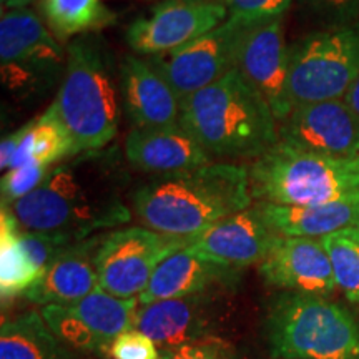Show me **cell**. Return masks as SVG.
I'll return each mask as SVG.
<instances>
[{
    "mask_svg": "<svg viewBox=\"0 0 359 359\" xmlns=\"http://www.w3.org/2000/svg\"><path fill=\"white\" fill-rule=\"evenodd\" d=\"M19 241L27 259H29L40 278L58 255L64 253L72 245L79 243L77 240L62 235V233L29 231L24 230V228L19 230Z\"/></svg>",
    "mask_w": 359,
    "mask_h": 359,
    "instance_id": "obj_28",
    "label": "cell"
},
{
    "mask_svg": "<svg viewBox=\"0 0 359 359\" xmlns=\"http://www.w3.org/2000/svg\"><path fill=\"white\" fill-rule=\"evenodd\" d=\"M228 8V19L253 29L283 19L293 0H217Z\"/></svg>",
    "mask_w": 359,
    "mask_h": 359,
    "instance_id": "obj_29",
    "label": "cell"
},
{
    "mask_svg": "<svg viewBox=\"0 0 359 359\" xmlns=\"http://www.w3.org/2000/svg\"><path fill=\"white\" fill-rule=\"evenodd\" d=\"M20 224L11 210L0 212V294L2 302L25 296L37 285L40 276L27 259L19 241Z\"/></svg>",
    "mask_w": 359,
    "mask_h": 359,
    "instance_id": "obj_26",
    "label": "cell"
},
{
    "mask_svg": "<svg viewBox=\"0 0 359 359\" xmlns=\"http://www.w3.org/2000/svg\"><path fill=\"white\" fill-rule=\"evenodd\" d=\"M359 77V22L336 24L288 50L291 105L339 100Z\"/></svg>",
    "mask_w": 359,
    "mask_h": 359,
    "instance_id": "obj_7",
    "label": "cell"
},
{
    "mask_svg": "<svg viewBox=\"0 0 359 359\" xmlns=\"http://www.w3.org/2000/svg\"><path fill=\"white\" fill-rule=\"evenodd\" d=\"M123 110L135 128L182 125L183 102L150 58L127 55L120 64Z\"/></svg>",
    "mask_w": 359,
    "mask_h": 359,
    "instance_id": "obj_16",
    "label": "cell"
},
{
    "mask_svg": "<svg viewBox=\"0 0 359 359\" xmlns=\"http://www.w3.org/2000/svg\"><path fill=\"white\" fill-rule=\"evenodd\" d=\"M52 168L40 167V165L35 163H25L19 168L8 170V172L4 173L2 183H0L2 206L11 208L13 203H17L19 200L25 198L27 195H30L34 190H37Z\"/></svg>",
    "mask_w": 359,
    "mask_h": 359,
    "instance_id": "obj_30",
    "label": "cell"
},
{
    "mask_svg": "<svg viewBox=\"0 0 359 359\" xmlns=\"http://www.w3.org/2000/svg\"><path fill=\"white\" fill-rule=\"evenodd\" d=\"M188 240L161 235L147 226H125L103 233L95 264L100 288L118 298H138L155 269Z\"/></svg>",
    "mask_w": 359,
    "mask_h": 359,
    "instance_id": "obj_8",
    "label": "cell"
},
{
    "mask_svg": "<svg viewBox=\"0 0 359 359\" xmlns=\"http://www.w3.org/2000/svg\"><path fill=\"white\" fill-rule=\"evenodd\" d=\"M271 359H359V323L325 296L283 293L264 320Z\"/></svg>",
    "mask_w": 359,
    "mask_h": 359,
    "instance_id": "obj_5",
    "label": "cell"
},
{
    "mask_svg": "<svg viewBox=\"0 0 359 359\" xmlns=\"http://www.w3.org/2000/svg\"><path fill=\"white\" fill-rule=\"evenodd\" d=\"M140 302L118 298L98 288L72 304L40 306V314L57 338L77 353L109 356L114 341L135 327Z\"/></svg>",
    "mask_w": 359,
    "mask_h": 359,
    "instance_id": "obj_9",
    "label": "cell"
},
{
    "mask_svg": "<svg viewBox=\"0 0 359 359\" xmlns=\"http://www.w3.org/2000/svg\"><path fill=\"white\" fill-rule=\"evenodd\" d=\"M212 299L206 294L140 304L135 330L155 341L161 351L212 338Z\"/></svg>",
    "mask_w": 359,
    "mask_h": 359,
    "instance_id": "obj_20",
    "label": "cell"
},
{
    "mask_svg": "<svg viewBox=\"0 0 359 359\" xmlns=\"http://www.w3.org/2000/svg\"><path fill=\"white\" fill-rule=\"evenodd\" d=\"M40 13L60 40L97 32L116 20L103 0H40Z\"/></svg>",
    "mask_w": 359,
    "mask_h": 359,
    "instance_id": "obj_25",
    "label": "cell"
},
{
    "mask_svg": "<svg viewBox=\"0 0 359 359\" xmlns=\"http://www.w3.org/2000/svg\"><path fill=\"white\" fill-rule=\"evenodd\" d=\"M253 200L316 206L359 198V156L333 158L276 143L250 165Z\"/></svg>",
    "mask_w": 359,
    "mask_h": 359,
    "instance_id": "obj_6",
    "label": "cell"
},
{
    "mask_svg": "<svg viewBox=\"0 0 359 359\" xmlns=\"http://www.w3.org/2000/svg\"><path fill=\"white\" fill-rule=\"evenodd\" d=\"M125 160L140 172L168 175L213 163L215 158L182 125L133 128L125 140Z\"/></svg>",
    "mask_w": 359,
    "mask_h": 359,
    "instance_id": "obj_19",
    "label": "cell"
},
{
    "mask_svg": "<svg viewBox=\"0 0 359 359\" xmlns=\"http://www.w3.org/2000/svg\"><path fill=\"white\" fill-rule=\"evenodd\" d=\"M103 233L72 245L48 264L25 298L40 306L72 304L100 288L95 257Z\"/></svg>",
    "mask_w": 359,
    "mask_h": 359,
    "instance_id": "obj_21",
    "label": "cell"
},
{
    "mask_svg": "<svg viewBox=\"0 0 359 359\" xmlns=\"http://www.w3.org/2000/svg\"><path fill=\"white\" fill-rule=\"evenodd\" d=\"M0 62L4 79L22 87L37 74L57 70L64 62L57 37L30 8L2 11Z\"/></svg>",
    "mask_w": 359,
    "mask_h": 359,
    "instance_id": "obj_14",
    "label": "cell"
},
{
    "mask_svg": "<svg viewBox=\"0 0 359 359\" xmlns=\"http://www.w3.org/2000/svg\"><path fill=\"white\" fill-rule=\"evenodd\" d=\"M111 359H161V351L155 341L138 330H128L111 344Z\"/></svg>",
    "mask_w": 359,
    "mask_h": 359,
    "instance_id": "obj_32",
    "label": "cell"
},
{
    "mask_svg": "<svg viewBox=\"0 0 359 359\" xmlns=\"http://www.w3.org/2000/svg\"><path fill=\"white\" fill-rule=\"evenodd\" d=\"M52 105L79 154L103 150L115 140L122 114L109 57L100 43L83 37L70 43L64 80Z\"/></svg>",
    "mask_w": 359,
    "mask_h": 359,
    "instance_id": "obj_4",
    "label": "cell"
},
{
    "mask_svg": "<svg viewBox=\"0 0 359 359\" xmlns=\"http://www.w3.org/2000/svg\"><path fill=\"white\" fill-rule=\"evenodd\" d=\"M280 143L306 154L358 158L359 118L343 98L294 107L278 127Z\"/></svg>",
    "mask_w": 359,
    "mask_h": 359,
    "instance_id": "obj_12",
    "label": "cell"
},
{
    "mask_svg": "<svg viewBox=\"0 0 359 359\" xmlns=\"http://www.w3.org/2000/svg\"><path fill=\"white\" fill-rule=\"evenodd\" d=\"M321 240L330 255L336 286L349 302L359 304V243L343 231Z\"/></svg>",
    "mask_w": 359,
    "mask_h": 359,
    "instance_id": "obj_27",
    "label": "cell"
},
{
    "mask_svg": "<svg viewBox=\"0 0 359 359\" xmlns=\"http://www.w3.org/2000/svg\"><path fill=\"white\" fill-rule=\"evenodd\" d=\"M20 128L17 132H13L2 140V145H0V168L4 172H7L11 168L13 156L17 154V148H19L20 143Z\"/></svg>",
    "mask_w": 359,
    "mask_h": 359,
    "instance_id": "obj_34",
    "label": "cell"
},
{
    "mask_svg": "<svg viewBox=\"0 0 359 359\" xmlns=\"http://www.w3.org/2000/svg\"><path fill=\"white\" fill-rule=\"evenodd\" d=\"M45 323L40 311L17 314L0 327V359H82Z\"/></svg>",
    "mask_w": 359,
    "mask_h": 359,
    "instance_id": "obj_23",
    "label": "cell"
},
{
    "mask_svg": "<svg viewBox=\"0 0 359 359\" xmlns=\"http://www.w3.org/2000/svg\"><path fill=\"white\" fill-rule=\"evenodd\" d=\"M288 50L283 19L250 29L241 40L235 69L269 110L278 125L293 111L288 93Z\"/></svg>",
    "mask_w": 359,
    "mask_h": 359,
    "instance_id": "obj_13",
    "label": "cell"
},
{
    "mask_svg": "<svg viewBox=\"0 0 359 359\" xmlns=\"http://www.w3.org/2000/svg\"><path fill=\"white\" fill-rule=\"evenodd\" d=\"M250 206V168L233 161L156 175L132 193V210L142 226L182 240H191Z\"/></svg>",
    "mask_w": 359,
    "mask_h": 359,
    "instance_id": "obj_2",
    "label": "cell"
},
{
    "mask_svg": "<svg viewBox=\"0 0 359 359\" xmlns=\"http://www.w3.org/2000/svg\"><path fill=\"white\" fill-rule=\"evenodd\" d=\"M238 280L240 269L213 262L185 246L161 262L145 291L138 296V302L151 304L163 299L206 294L213 288H233Z\"/></svg>",
    "mask_w": 359,
    "mask_h": 359,
    "instance_id": "obj_18",
    "label": "cell"
},
{
    "mask_svg": "<svg viewBox=\"0 0 359 359\" xmlns=\"http://www.w3.org/2000/svg\"><path fill=\"white\" fill-rule=\"evenodd\" d=\"M258 269L268 285L290 293L326 298L338 288L321 238L276 235Z\"/></svg>",
    "mask_w": 359,
    "mask_h": 359,
    "instance_id": "obj_15",
    "label": "cell"
},
{
    "mask_svg": "<svg viewBox=\"0 0 359 359\" xmlns=\"http://www.w3.org/2000/svg\"><path fill=\"white\" fill-rule=\"evenodd\" d=\"M302 2L314 12L339 24L354 22L359 13V0H302Z\"/></svg>",
    "mask_w": 359,
    "mask_h": 359,
    "instance_id": "obj_33",
    "label": "cell"
},
{
    "mask_svg": "<svg viewBox=\"0 0 359 359\" xmlns=\"http://www.w3.org/2000/svg\"><path fill=\"white\" fill-rule=\"evenodd\" d=\"M20 133L19 148L8 170L19 168L25 163L52 168L79 154L74 138L58 118L53 105L48 107L37 120L24 125Z\"/></svg>",
    "mask_w": 359,
    "mask_h": 359,
    "instance_id": "obj_24",
    "label": "cell"
},
{
    "mask_svg": "<svg viewBox=\"0 0 359 359\" xmlns=\"http://www.w3.org/2000/svg\"><path fill=\"white\" fill-rule=\"evenodd\" d=\"M346 102V105L353 110V114L359 118V77L354 80L351 87L346 92V95L343 98Z\"/></svg>",
    "mask_w": 359,
    "mask_h": 359,
    "instance_id": "obj_35",
    "label": "cell"
},
{
    "mask_svg": "<svg viewBox=\"0 0 359 359\" xmlns=\"http://www.w3.org/2000/svg\"><path fill=\"white\" fill-rule=\"evenodd\" d=\"M228 19L217 0H161L128 25L125 40L138 55L155 57L185 47Z\"/></svg>",
    "mask_w": 359,
    "mask_h": 359,
    "instance_id": "obj_10",
    "label": "cell"
},
{
    "mask_svg": "<svg viewBox=\"0 0 359 359\" xmlns=\"http://www.w3.org/2000/svg\"><path fill=\"white\" fill-rule=\"evenodd\" d=\"M127 182L118 148L82 151L55 165L37 190L8 210L24 230L82 241L132 222Z\"/></svg>",
    "mask_w": 359,
    "mask_h": 359,
    "instance_id": "obj_1",
    "label": "cell"
},
{
    "mask_svg": "<svg viewBox=\"0 0 359 359\" xmlns=\"http://www.w3.org/2000/svg\"><path fill=\"white\" fill-rule=\"evenodd\" d=\"M248 30V27L226 19L203 37L173 52L150 57V62L183 102L235 69L241 40Z\"/></svg>",
    "mask_w": 359,
    "mask_h": 359,
    "instance_id": "obj_11",
    "label": "cell"
},
{
    "mask_svg": "<svg viewBox=\"0 0 359 359\" xmlns=\"http://www.w3.org/2000/svg\"><path fill=\"white\" fill-rule=\"evenodd\" d=\"M0 2H2L4 11H12V8H25L35 0H0Z\"/></svg>",
    "mask_w": 359,
    "mask_h": 359,
    "instance_id": "obj_36",
    "label": "cell"
},
{
    "mask_svg": "<svg viewBox=\"0 0 359 359\" xmlns=\"http://www.w3.org/2000/svg\"><path fill=\"white\" fill-rule=\"evenodd\" d=\"M161 359H241L230 343L212 336L196 343L161 351Z\"/></svg>",
    "mask_w": 359,
    "mask_h": 359,
    "instance_id": "obj_31",
    "label": "cell"
},
{
    "mask_svg": "<svg viewBox=\"0 0 359 359\" xmlns=\"http://www.w3.org/2000/svg\"><path fill=\"white\" fill-rule=\"evenodd\" d=\"M275 236L258 206L253 205L188 240L187 246L213 262L241 269L262 263Z\"/></svg>",
    "mask_w": 359,
    "mask_h": 359,
    "instance_id": "obj_17",
    "label": "cell"
},
{
    "mask_svg": "<svg viewBox=\"0 0 359 359\" xmlns=\"http://www.w3.org/2000/svg\"><path fill=\"white\" fill-rule=\"evenodd\" d=\"M343 233L344 235H348L349 238H353V240H356L359 243V224H356V226L353 228H348V230H344Z\"/></svg>",
    "mask_w": 359,
    "mask_h": 359,
    "instance_id": "obj_37",
    "label": "cell"
},
{
    "mask_svg": "<svg viewBox=\"0 0 359 359\" xmlns=\"http://www.w3.org/2000/svg\"><path fill=\"white\" fill-rule=\"evenodd\" d=\"M182 127L222 161H255L280 142L275 115L236 69L183 100Z\"/></svg>",
    "mask_w": 359,
    "mask_h": 359,
    "instance_id": "obj_3",
    "label": "cell"
},
{
    "mask_svg": "<svg viewBox=\"0 0 359 359\" xmlns=\"http://www.w3.org/2000/svg\"><path fill=\"white\" fill-rule=\"evenodd\" d=\"M264 222L276 235L325 238L359 224V198L316 206H286L258 201Z\"/></svg>",
    "mask_w": 359,
    "mask_h": 359,
    "instance_id": "obj_22",
    "label": "cell"
}]
</instances>
